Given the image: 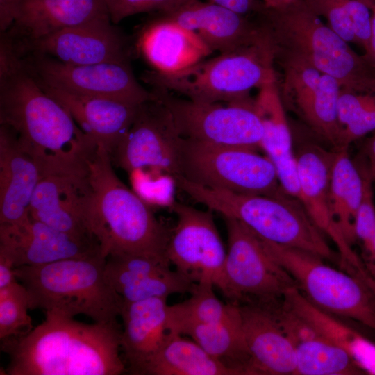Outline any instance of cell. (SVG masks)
<instances>
[{
  "label": "cell",
  "instance_id": "7402d4cb",
  "mask_svg": "<svg viewBox=\"0 0 375 375\" xmlns=\"http://www.w3.org/2000/svg\"><path fill=\"white\" fill-rule=\"evenodd\" d=\"M12 15L10 27L1 33L15 44L110 16L105 0H13Z\"/></svg>",
  "mask_w": 375,
  "mask_h": 375
},
{
  "label": "cell",
  "instance_id": "9c48e42d",
  "mask_svg": "<svg viewBox=\"0 0 375 375\" xmlns=\"http://www.w3.org/2000/svg\"><path fill=\"white\" fill-rule=\"evenodd\" d=\"M181 167L182 176L203 186L246 194H286L273 162L255 150L183 138Z\"/></svg>",
  "mask_w": 375,
  "mask_h": 375
},
{
  "label": "cell",
  "instance_id": "ac0fdd59",
  "mask_svg": "<svg viewBox=\"0 0 375 375\" xmlns=\"http://www.w3.org/2000/svg\"><path fill=\"white\" fill-rule=\"evenodd\" d=\"M0 253L10 258L15 268L103 254L96 238L74 236L31 216L20 224H0Z\"/></svg>",
  "mask_w": 375,
  "mask_h": 375
},
{
  "label": "cell",
  "instance_id": "ee69618b",
  "mask_svg": "<svg viewBox=\"0 0 375 375\" xmlns=\"http://www.w3.org/2000/svg\"><path fill=\"white\" fill-rule=\"evenodd\" d=\"M367 155L369 160V173L372 178L375 181V136L368 142Z\"/></svg>",
  "mask_w": 375,
  "mask_h": 375
},
{
  "label": "cell",
  "instance_id": "484cf974",
  "mask_svg": "<svg viewBox=\"0 0 375 375\" xmlns=\"http://www.w3.org/2000/svg\"><path fill=\"white\" fill-rule=\"evenodd\" d=\"M239 306L256 375L295 374V345L273 314L256 304L241 303Z\"/></svg>",
  "mask_w": 375,
  "mask_h": 375
},
{
  "label": "cell",
  "instance_id": "8992f818",
  "mask_svg": "<svg viewBox=\"0 0 375 375\" xmlns=\"http://www.w3.org/2000/svg\"><path fill=\"white\" fill-rule=\"evenodd\" d=\"M275 47L335 78L341 87L375 90V69L301 0L283 9L265 7L255 17Z\"/></svg>",
  "mask_w": 375,
  "mask_h": 375
},
{
  "label": "cell",
  "instance_id": "52a82bcc",
  "mask_svg": "<svg viewBox=\"0 0 375 375\" xmlns=\"http://www.w3.org/2000/svg\"><path fill=\"white\" fill-rule=\"evenodd\" d=\"M262 26V35L249 45L204 59L176 73L147 71L142 79L151 87H161L199 102L231 103L248 99L253 88L278 81L274 44Z\"/></svg>",
  "mask_w": 375,
  "mask_h": 375
},
{
  "label": "cell",
  "instance_id": "f1b7e54d",
  "mask_svg": "<svg viewBox=\"0 0 375 375\" xmlns=\"http://www.w3.org/2000/svg\"><path fill=\"white\" fill-rule=\"evenodd\" d=\"M282 302L320 335L347 351L367 374H375V344L313 305L298 288L288 290Z\"/></svg>",
  "mask_w": 375,
  "mask_h": 375
},
{
  "label": "cell",
  "instance_id": "4fadbf2b",
  "mask_svg": "<svg viewBox=\"0 0 375 375\" xmlns=\"http://www.w3.org/2000/svg\"><path fill=\"white\" fill-rule=\"evenodd\" d=\"M18 56L36 80L66 92L132 105H140L154 98L153 93L137 81L131 62L77 65L43 54Z\"/></svg>",
  "mask_w": 375,
  "mask_h": 375
},
{
  "label": "cell",
  "instance_id": "836d02e7",
  "mask_svg": "<svg viewBox=\"0 0 375 375\" xmlns=\"http://www.w3.org/2000/svg\"><path fill=\"white\" fill-rule=\"evenodd\" d=\"M214 286L196 283L190 297L167 308V329L178 334L190 324H212L229 319L240 313L239 304L222 302L215 294Z\"/></svg>",
  "mask_w": 375,
  "mask_h": 375
},
{
  "label": "cell",
  "instance_id": "83f0119b",
  "mask_svg": "<svg viewBox=\"0 0 375 375\" xmlns=\"http://www.w3.org/2000/svg\"><path fill=\"white\" fill-rule=\"evenodd\" d=\"M167 299L122 302L121 350L132 374L160 350L167 339Z\"/></svg>",
  "mask_w": 375,
  "mask_h": 375
},
{
  "label": "cell",
  "instance_id": "277c9868",
  "mask_svg": "<svg viewBox=\"0 0 375 375\" xmlns=\"http://www.w3.org/2000/svg\"><path fill=\"white\" fill-rule=\"evenodd\" d=\"M106 261L99 253L17 267L15 274L27 290L30 310L72 317L82 314L94 322L117 324L123 300L106 278Z\"/></svg>",
  "mask_w": 375,
  "mask_h": 375
},
{
  "label": "cell",
  "instance_id": "60d3db41",
  "mask_svg": "<svg viewBox=\"0 0 375 375\" xmlns=\"http://www.w3.org/2000/svg\"><path fill=\"white\" fill-rule=\"evenodd\" d=\"M13 0H0V32L6 31L13 22Z\"/></svg>",
  "mask_w": 375,
  "mask_h": 375
},
{
  "label": "cell",
  "instance_id": "cb8c5ba5",
  "mask_svg": "<svg viewBox=\"0 0 375 375\" xmlns=\"http://www.w3.org/2000/svg\"><path fill=\"white\" fill-rule=\"evenodd\" d=\"M42 177L15 132L0 124V224L17 225L29 219L31 198Z\"/></svg>",
  "mask_w": 375,
  "mask_h": 375
},
{
  "label": "cell",
  "instance_id": "d6986e66",
  "mask_svg": "<svg viewBox=\"0 0 375 375\" xmlns=\"http://www.w3.org/2000/svg\"><path fill=\"white\" fill-rule=\"evenodd\" d=\"M155 14L194 32L212 52L220 53L253 43L263 31L262 24L255 17L200 0H185Z\"/></svg>",
  "mask_w": 375,
  "mask_h": 375
},
{
  "label": "cell",
  "instance_id": "7bdbcfd3",
  "mask_svg": "<svg viewBox=\"0 0 375 375\" xmlns=\"http://www.w3.org/2000/svg\"><path fill=\"white\" fill-rule=\"evenodd\" d=\"M265 7L273 10L283 9L292 6L300 0H260Z\"/></svg>",
  "mask_w": 375,
  "mask_h": 375
},
{
  "label": "cell",
  "instance_id": "1f68e13d",
  "mask_svg": "<svg viewBox=\"0 0 375 375\" xmlns=\"http://www.w3.org/2000/svg\"><path fill=\"white\" fill-rule=\"evenodd\" d=\"M360 170L351 160L348 149L335 150L330 179V198L334 217L346 240H356L354 223L362 197Z\"/></svg>",
  "mask_w": 375,
  "mask_h": 375
},
{
  "label": "cell",
  "instance_id": "30bf717a",
  "mask_svg": "<svg viewBox=\"0 0 375 375\" xmlns=\"http://www.w3.org/2000/svg\"><path fill=\"white\" fill-rule=\"evenodd\" d=\"M151 91L168 109L183 138L215 145L261 149L263 128L251 97L224 106L181 98L161 87L153 86Z\"/></svg>",
  "mask_w": 375,
  "mask_h": 375
},
{
  "label": "cell",
  "instance_id": "44dd1931",
  "mask_svg": "<svg viewBox=\"0 0 375 375\" xmlns=\"http://www.w3.org/2000/svg\"><path fill=\"white\" fill-rule=\"evenodd\" d=\"M90 197L87 175L45 176L34 191L29 215L58 231L81 238L94 237L87 220Z\"/></svg>",
  "mask_w": 375,
  "mask_h": 375
},
{
  "label": "cell",
  "instance_id": "9a60e30c",
  "mask_svg": "<svg viewBox=\"0 0 375 375\" xmlns=\"http://www.w3.org/2000/svg\"><path fill=\"white\" fill-rule=\"evenodd\" d=\"M275 62L282 71L278 84L285 108L293 110L337 150L340 133L338 115L340 83L292 55L276 52Z\"/></svg>",
  "mask_w": 375,
  "mask_h": 375
},
{
  "label": "cell",
  "instance_id": "4dcf8cb0",
  "mask_svg": "<svg viewBox=\"0 0 375 375\" xmlns=\"http://www.w3.org/2000/svg\"><path fill=\"white\" fill-rule=\"evenodd\" d=\"M137 375H235L193 340L169 332L160 350Z\"/></svg>",
  "mask_w": 375,
  "mask_h": 375
},
{
  "label": "cell",
  "instance_id": "2e32d148",
  "mask_svg": "<svg viewBox=\"0 0 375 375\" xmlns=\"http://www.w3.org/2000/svg\"><path fill=\"white\" fill-rule=\"evenodd\" d=\"M7 40L18 56L43 54L70 65L131 62L133 53L131 40L112 22L110 16L35 40L15 44Z\"/></svg>",
  "mask_w": 375,
  "mask_h": 375
},
{
  "label": "cell",
  "instance_id": "5b68a950",
  "mask_svg": "<svg viewBox=\"0 0 375 375\" xmlns=\"http://www.w3.org/2000/svg\"><path fill=\"white\" fill-rule=\"evenodd\" d=\"M175 185L208 209L243 224L259 238L303 249L323 259H334L324 234L312 222L301 201L287 194H246L203 186L176 177Z\"/></svg>",
  "mask_w": 375,
  "mask_h": 375
},
{
  "label": "cell",
  "instance_id": "e0dca14e",
  "mask_svg": "<svg viewBox=\"0 0 375 375\" xmlns=\"http://www.w3.org/2000/svg\"><path fill=\"white\" fill-rule=\"evenodd\" d=\"M335 151L314 144H305L295 154L299 201L307 213L324 234L336 244L342 262L349 272L366 274L364 263L344 237L332 211L330 179Z\"/></svg>",
  "mask_w": 375,
  "mask_h": 375
},
{
  "label": "cell",
  "instance_id": "d6a6232c",
  "mask_svg": "<svg viewBox=\"0 0 375 375\" xmlns=\"http://www.w3.org/2000/svg\"><path fill=\"white\" fill-rule=\"evenodd\" d=\"M349 44L367 49L374 0H301Z\"/></svg>",
  "mask_w": 375,
  "mask_h": 375
},
{
  "label": "cell",
  "instance_id": "8d00e7d4",
  "mask_svg": "<svg viewBox=\"0 0 375 375\" xmlns=\"http://www.w3.org/2000/svg\"><path fill=\"white\" fill-rule=\"evenodd\" d=\"M29 299L26 289L17 280L0 288V339L23 335L33 328L28 313Z\"/></svg>",
  "mask_w": 375,
  "mask_h": 375
},
{
  "label": "cell",
  "instance_id": "74e56055",
  "mask_svg": "<svg viewBox=\"0 0 375 375\" xmlns=\"http://www.w3.org/2000/svg\"><path fill=\"white\" fill-rule=\"evenodd\" d=\"M185 0H105L112 22L143 12H161L172 8Z\"/></svg>",
  "mask_w": 375,
  "mask_h": 375
},
{
  "label": "cell",
  "instance_id": "8fae6325",
  "mask_svg": "<svg viewBox=\"0 0 375 375\" xmlns=\"http://www.w3.org/2000/svg\"><path fill=\"white\" fill-rule=\"evenodd\" d=\"M183 137L165 106L154 96L138 107L130 128L110 154L129 175L164 182L181 176Z\"/></svg>",
  "mask_w": 375,
  "mask_h": 375
},
{
  "label": "cell",
  "instance_id": "5bb4252c",
  "mask_svg": "<svg viewBox=\"0 0 375 375\" xmlns=\"http://www.w3.org/2000/svg\"><path fill=\"white\" fill-rule=\"evenodd\" d=\"M170 206L177 217L166 250L170 264L194 283L211 284L226 297L227 251L212 210H201L178 202Z\"/></svg>",
  "mask_w": 375,
  "mask_h": 375
},
{
  "label": "cell",
  "instance_id": "4316f807",
  "mask_svg": "<svg viewBox=\"0 0 375 375\" xmlns=\"http://www.w3.org/2000/svg\"><path fill=\"white\" fill-rule=\"evenodd\" d=\"M253 106L263 128L261 149L273 162L281 188L287 194L299 199L296 157L278 81L259 88L253 99Z\"/></svg>",
  "mask_w": 375,
  "mask_h": 375
},
{
  "label": "cell",
  "instance_id": "d590c367",
  "mask_svg": "<svg viewBox=\"0 0 375 375\" xmlns=\"http://www.w3.org/2000/svg\"><path fill=\"white\" fill-rule=\"evenodd\" d=\"M338 115V149H348L354 141L375 131V90H356L341 87Z\"/></svg>",
  "mask_w": 375,
  "mask_h": 375
},
{
  "label": "cell",
  "instance_id": "b9f144b4",
  "mask_svg": "<svg viewBox=\"0 0 375 375\" xmlns=\"http://www.w3.org/2000/svg\"><path fill=\"white\" fill-rule=\"evenodd\" d=\"M363 56L375 69V0H374L372 6V25L369 46Z\"/></svg>",
  "mask_w": 375,
  "mask_h": 375
},
{
  "label": "cell",
  "instance_id": "ba28073f",
  "mask_svg": "<svg viewBox=\"0 0 375 375\" xmlns=\"http://www.w3.org/2000/svg\"><path fill=\"white\" fill-rule=\"evenodd\" d=\"M260 240L268 254L292 276L298 289L313 305L375 331V291L362 278L334 269L309 251Z\"/></svg>",
  "mask_w": 375,
  "mask_h": 375
},
{
  "label": "cell",
  "instance_id": "ab89813d",
  "mask_svg": "<svg viewBox=\"0 0 375 375\" xmlns=\"http://www.w3.org/2000/svg\"><path fill=\"white\" fill-rule=\"evenodd\" d=\"M17 280L13 262L7 256L0 253V288L7 287Z\"/></svg>",
  "mask_w": 375,
  "mask_h": 375
},
{
  "label": "cell",
  "instance_id": "7a4b0ae2",
  "mask_svg": "<svg viewBox=\"0 0 375 375\" xmlns=\"http://www.w3.org/2000/svg\"><path fill=\"white\" fill-rule=\"evenodd\" d=\"M118 323L85 324L64 314L45 311V319L28 333L1 340L8 357V375H119Z\"/></svg>",
  "mask_w": 375,
  "mask_h": 375
},
{
  "label": "cell",
  "instance_id": "d4e9b609",
  "mask_svg": "<svg viewBox=\"0 0 375 375\" xmlns=\"http://www.w3.org/2000/svg\"><path fill=\"white\" fill-rule=\"evenodd\" d=\"M135 49L161 74H173L204 60L212 51L194 32L155 15L141 28Z\"/></svg>",
  "mask_w": 375,
  "mask_h": 375
},
{
  "label": "cell",
  "instance_id": "ffe728a7",
  "mask_svg": "<svg viewBox=\"0 0 375 375\" xmlns=\"http://www.w3.org/2000/svg\"><path fill=\"white\" fill-rule=\"evenodd\" d=\"M170 265L167 260L145 256L112 255L106 258L105 273L125 302L190 293L196 283Z\"/></svg>",
  "mask_w": 375,
  "mask_h": 375
},
{
  "label": "cell",
  "instance_id": "6da1fadb",
  "mask_svg": "<svg viewBox=\"0 0 375 375\" xmlns=\"http://www.w3.org/2000/svg\"><path fill=\"white\" fill-rule=\"evenodd\" d=\"M0 124L15 132L19 145L43 177L87 175L97 144L23 67L11 69L0 77Z\"/></svg>",
  "mask_w": 375,
  "mask_h": 375
},
{
  "label": "cell",
  "instance_id": "3957f363",
  "mask_svg": "<svg viewBox=\"0 0 375 375\" xmlns=\"http://www.w3.org/2000/svg\"><path fill=\"white\" fill-rule=\"evenodd\" d=\"M112 165L109 152L100 145L88 164V226L103 255H140L169 261L166 250L171 233L147 203L118 178Z\"/></svg>",
  "mask_w": 375,
  "mask_h": 375
},
{
  "label": "cell",
  "instance_id": "7c38bea8",
  "mask_svg": "<svg viewBox=\"0 0 375 375\" xmlns=\"http://www.w3.org/2000/svg\"><path fill=\"white\" fill-rule=\"evenodd\" d=\"M224 219L228 233L224 274L228 302L267 306L281 301L288 290L298 288L255 233L235 219Z\"/></svg>",
  "mask_w": 375,
  "mask_h": 375
},
{
  "label": "cell",
  "instance_id": "603a6c76",
  "mask_svg": "<svg viewBox=\"0 0 375 375\" xmlns=\"http://www.w3.org/2000/svg\"><path fill=\"white\" fill-rule=\"evenodd\" d=\"M44 92L60 103L81 130L110 154L132 125L140 105L117 100L84 96L45 85Z\"/></svg>",
  "mask_w": 375,
  "mask_h": 375
},
{
  "label": "cell",
  "instance_id": "f546056e",
  "mask_svg": "<svg viewBox=\"0 0 375 375\" xmlns=\"http://www.w3.org/2000/svg\"><path fill=\"white\" fill-rule=\"evenodd\" d=\"M178 334L190 337L235 375H256L242 329L240 311L238 315L223 322L186 326Z\"/></svg>",
  "mask_w": 375,
  "mask_h": 375
},
{
  "label": "cell",
  "instance_id": "f35d334b",
  "mask_svg": "<svg viewBox=\"0 0 375 375\" xmlns=\"http://www.w3.org/2000/svg\"><path fill=\"white\" fill-rule=\"evenodd\" d=\"M210 2L251 17L256 16L264 8L260 0H210Z\"/></svg>",
  "mask_w": 375,
  "mask_h": 375
},
{
  "label": "cell",
  "instance_id": "e575fe53",
  "mask_svg": "<svg viewBox=\"0 0 375 375\" xmlns=\"http://www.w3.org/2000/svg\"><path fill=\"white\" fill-rule=\"evenodd\" d=\"M295 350L297 357L295 374H367L347 351L319 333L296 343Z\"/></svg>",
  "mask_w": 375,
  "mask_h": 375
}]
</instances>
